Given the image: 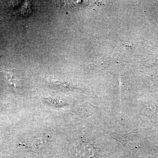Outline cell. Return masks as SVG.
<instances>
[{"label": "cell", "instance_id": "6da1fadb", "mask_svg": "<svg viewBox=\"0 0 158 158\" xmlns=\"http://www.w3.org/2000/svg\"><path fill=\"white\" fill-rule=\"evenodd\" d=\"M93 151L91 145L85 142H81L76 146L77 155L83 157L91 156L93 154Z\"/></svg>", "mask_w": 158, "mask_h": 158}, {"label": "cell", "instance_id": "7a4b0ae2", "mask_svg": "<svg viewBox=\"0 0 158 158\" xmlns=\"http://www.w3.org/2000/svg\"><path fill=\"white\" fill-rule=\"evenodd\" d=\"M5 74L10 84L13 87H16V80L13 73L11 71H6Z\"/></svg>", "mask_w": 158, "mask_h": 158}]
</instances>
